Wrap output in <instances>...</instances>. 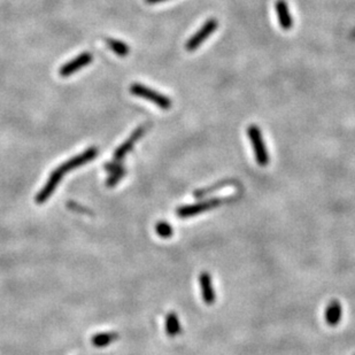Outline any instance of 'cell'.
Instances as JSON below:
<instances>
[{
    "label": "cell",
    "mask_w": 355,
    "mask_h": 355,
    "mask_svg": "<svg viewBox=\"0 0 355 355\" xmlns=\"http://www.w3.org/2000/svg\"><path fill=\"white\" fill-rule=\"evenodd\" d=\"M343 317V307L338 300H332L328 303L327 308L324 312V318L327 324L330 327H336L340 323Z\"/></svg>",
    "instance_id": "9"
},
{
    "label": "cell",
    "mask_w": 355,
    "mask_h": 355,
    "mask_svg": "<svg viewBox=\"0 0 355 355\" xmlns=\"http://www.w3.org/2000/svg\"><path fill=\"white\" fill-rule=\"evenodd\" d=\"M155 230H156V233H158L161 238H170L174 235L173 226H171L169 223L164 221L159 222L155 226Z\"/></svg>",
    "instance_id": "15"
},
{
    "label": "cell",
    "mask_w": 355,
    "mask_h": 355,
    "mask_svg": "<svg viewBox=\"0 0 355 355\" xmlns=\"http://www.w3.org/2000/svg\"><path fill=\"white\" fill-rule=\"evenodd\" d=\"M238 199V196H231V197H224V198H212V199H206L198 201L195 204L185 205V206L178 207L176 211V214L178 217L181 218H188L196 216V215L203 214L205 212L212 211L214 208L222 206L224 204L232 203Z\"/></svg>",
    "instance_id": "2"
},
{
    "label": "cell",
    "mask_w": 355,
    "mask_h": 355,
    "mask_svg": "<svg viewBox=\"0 0 355 355\" xmlns=\"http://www.w3.org/2000/svg\"><path fill=\"white\" fill-rule=\"evenodd\" d=\"M148 3H158V2H162V1H167V0H146Z\"/></svg>",
    "instance_id": "17"
},
{
    "label": "cell",
    "mask_w": 355,
    "mask_h": 355,
    "mask_svg": "<svg viewBox=\"0 0 355 355\" xmlns=\"http://www.w3.org/2000/svg\"><path fill=\"white\" fill-rule=\"evenodd\" d=\"M276 13L281 28L283 30H290L292 25H293V20H292L288 6L285 0H278L276 2Z\"/></svg>",
    "instance_id": "10"
},
{
    "label": "cell",
    "mask_w": 355,
    "mask_h": 355,
    "mask_svg": "<svg viewBox=\"0 0 355 355\" xmlns=\"http://www.w3.org/2000/svg\"><path fill=\"white\" fill-rule=\"evenodd\" d=\"M118 338V335L113 334V332H104V334H99L93 337L92 344L97 347H104L114 342Z\"/></svg>",
    "instance_id": "13"
},
{
    "label": "cell",
    "mask_w": 355,
    "mask_h": 355,
    "mask_svg": "<svg viewBox=\"0 0 355 355\" xmlns=\"http://www.w3.org/2000/svg\"><path fill=\"white\" fill-rule=\"evenodd\" d=\"M130 92L134 96L144 98L146 100L153 102V104L159 106L161 109H169L173 105V102L167 96H163V94L156 92L151 87L142 85V84H133L130 87Z\"/></svg>",
    "instance_id": "4"
},
{
    "label": "cell",
    "mask_w": 355,
    "mask_h": 355,
    "mask_svg": "<svg viewBox=\"0 0 355 355\" xmlns=\"http://www.w3.org/2000/svg\"><path fill=\"white\" fill-rule=\"evenodd\" d=\"M145 131H146V128L144 126L139 127L138 129L135 130L133 133V135H131V136L129 137V139H128L127 142H124L123 144L121 145L118 149H116L115 153H114V159H113V162L118 163L119 161L122 160L124 156H126L128 153H129L131 149L134 148V145L136 144L139 139L142 138V135L145 134Z\"/></svg>",
    "instance_id": "7"
},
{
    "label": "cell",
    "mask_w": 355,
    "mask_h": 355,
    "mask_svg": "<svg viewBox=\"0 0 355 355\" xmlns=\"http://www.w3.org/2000/svg\"><path fill=\"white\" fill-rule=\"evenodd\" d=\"M124 175H126V169H124L123 167H120L116 170L112 171L111 177H109L108 181H107V185L108 186H114L115 184H118L120 179L122 178Z\"/></svg>",
    "instance_id": "16"
},
{
    "label": "cell",
    "mask_w": 355,
    "mask_h": 355,
    "mask_svg": "<svg viewBox=\"0 0 355 355\" xmlns=\"http://www.w3.org/2000/svg\"><path fill=\"white\" fill-rule=\"evenodd\" d=\"M166 332L169 337H176L182 332V327L176 313L171 312L166 316Z\"/></svg>",
    "instance_id": "12"
},
{
    "label": "cell",
    "mask_w": 355,
    "mask_h": 355,
    "mask_svg": "<svg viewBox=\"0 0 355 355\" xmlns=\"http://www.w3.org/2000/svg\"><path fill=\"white\" fill-rule=\"evenodd\" d=\"M96 155H97V148L91 147L89 149H86L85 152H83L82 154L76 155L75 158L68 160L67 162L62 163L60 167H58L57 169L51 174L46 185L40 190V192L37 195L36 201H37L38 204L45 203V201L50 198V196L54 192V190L57 189L58 184H59L60 181L64 178L66 174L69 173V171L72 169H76V168L83 166V164H85L86 162H89V161L96 158Z\"/></svg>",
    "instance_id": "1"
},
{
    "label": "cell",
    "mask_w": 355,
    "mask_h": 355,
    "mask_svg": "<svg viewBox=\"0 0 355 355\" xmlns=\"http://www.w3.org/2000/svg\"><path fill=\"white\" fill-rule=\"evenodd\" d=\"M217 21L215 19H211L205 22V24L201 27L199 30H198L195 35L192 36L191 38H190L188 42H186L185 49L190 51H195L197 50L198 47H199L201 44H203L205 40H206L210 36L213 34V32L216 30L217 28Z\"/></svg>",
    "instance_id": "5"
},
{
    "label": "cell",
    "mask_w": 355,
    "mask_h": 355,
    "mask_svg": "<svg viewBox=\"0 0 355 355\" xmlns=\"http://www.w3.org/2000/svg\"><path fill=\"white\" fill-rule=\"evenodd\" d=\"M247 135L248 138H250L252 148L254 151L255 160H257L259 166L266 167L269 163V154L268 149L266 147V142L263 141L261 131H260L258 126L252 124V126L248 127Z\"/></svg>",
    "instance_id": "3"
},
{
    "label": "cell",
    "mask_w": 355,
    "mask_h": 355,
    "mask_svg": "<svg viewBox=\"0 0 355 355\" xmlns=\"http://www.w3.org/2000/svg\"><path fill=\"white\" fill-rule=\"evenodd\" d=\"M199 285L201 288V296L206 305H213L216 300V294L213 286V280L210 273L204 272L199 275Z\"/></svg>",
    "instance_id": "8"
},
{
    "label": "cell",
    "mask_w": 355,
    "mask_h": 355,
    "mask_svg": "<svg viewBox=\"0 0 355 355\" xmlns=\"http://www.w3.org/2000/svg\"><path fill=\"white\" fill-rule=\"evenodd\" d=\"M92 54L89 52H84L82 54H79L78 57H76L75 59L71 60L67 64L62 66L60 68V75L64 76V77H67V76H71L72 74H75L76 71H79L85 67V66L90 65L91 61H92Z\"/></svg>",
    "instance_id": "6"
},
{
    "label": "cell",
    "mask_w": 355,
    "mask_h": 355,
    "mask_svg": "<svg viewBox=\"0 0 355 355\" xmlns=\"http://www.w3.org/2000/svg\"><path fill=\"white\" fill-rule=\"evenodd\" d=\"M237 185H238V183L236 181H231V179H224V181L216 182L213 185L196 190L195 193H193V196H195V198H197V199H201V198H205L208 195H212V193L216 192V191H218V190L228 188V186H237Z\"/></svg>",
    "instance_id": "11"
},
{
    "label": "cell",
    "mask_w": 355,
    "mask_h": 355,
    "mask_svg": "<svg viewBox=\"0 0 355 355\" xmlns=\"http://www.w3.org/2000/svg\"><path fill=\"white\" fill-rule=\"evenodd\" d=\"M108 46L111 47V50L114 52L115 54H118L120 57H126L129 54V46L127 45V44H124L123 42H121V40H116V39H108L107 40Z\"/></svg>",
    "instance_id": "14"
}]
</instances>
